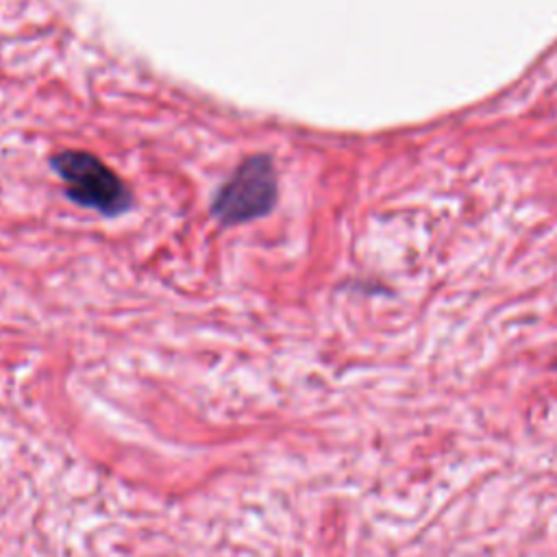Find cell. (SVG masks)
Masks as SVG:
<instances>
[{"instance_id":"6da1fadb","label":"cell","mask_w":557,"mask_h":557,"mask_svg":"<svg viewBox=\"0 0 557 557\" xmlns=\"http://www.w3.org/2000/svg\"><path fill=\"white\" fill-rule=\"evenodd\" d=\"M52 170L63 181L67 198L78 207L104 218L122 215L133 205L128 185L102 159L87 150H61L50 159Z\"/></svg>"},{"instance_id":"7a4b0ae2","label":"cell","mask_w":557,"mask_h":557,"mask_svg":"<svg viewBox=\"0 0 557 557\" xmlns=\"http://www.w3.org/2000/svg\"><path fill=\"white\" fill-rule=\"evenodd\" d=\"M278 198V176L270 154L246 157L215 191L211 215L222 226L244 224L268 215Z\"/></svg>"}]
</instances>
